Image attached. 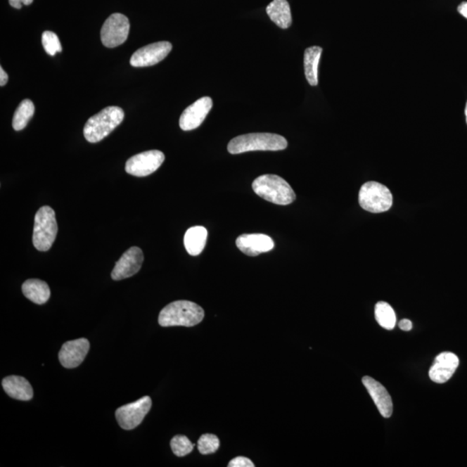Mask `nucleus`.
<instances>
[{
  "mask_svg": "<svg viewBox=\"0 0 467 467\" xmlns=\"http://www.w3.org/2000/svg\"><path fill=\"white\" fill-rule=\"evenodd\" d=\"M205 318V311L198 304L188 300L174 301L162 309L159 324L163 327L198 325Z\"/></svg>",
  "mask_w": 467,
  "mask_h": 467,
  "instance_id": "nucleus-1",
  "label": "nucleus"
},
{
  "mask_svg": "<svg viewBox=\"0 0 467 467\" xmlns=\"http://www.w3.org/2000/svg\"><path fill=\"white\" fill-rule=\"evenodd\" d=\"M256 194L279 205H288L295 200L293 188L285 179L277 175L266 174L258 177L252 184Z\"/></svg>",
  "mask_w": 467,
  "mask_h": 467,
  "instance_id": "nucleus-2",
  "label": "nucleus"
},
{
  "mask_svg": "<svg viewBox=\"0 0 467 467\" xmlns=\"http://www.w3.org/2000/svg\"><path fill=\"white\" fill-rule=\"evenodd\" d=\"M288 141L279 134L259 133L240 135L231 139L228 151L239 154L253 151H281L287 148Z\"/></svg>",
  "mask_w": 467,
  "mask_h": 467,
  "instance_id": "nucleus-3",
  "label": "nucleus"
},
{
  "mask_svg": "<svg viewBox=\"0 0 467 467\" xmlns=\"http://www.w3.org/2000/svg\"><path fill=\"white\" fill-rule=\"evenodd\" d=\"M123 109L119 107H108L89 118L84 127V137L89 143L103 141L124 120Z\"/></svg>",
  "mask_w": 467,
  "mask_h": 467,
  "instance_id": "nucleus-4",
  "label": "nucleus"
},
{
  "mask_svg": "<svg viewBox=\"0 0 467 467\" xmlns=\"http://www.w3.org/2000/svg\"><path fill=\"white\" fill-rule=\"evenodd\" d=\"M56 213L50 206H43L37 210L33 229V245L39 251H48L58 235Z\"/></svg>",
  "mask_w": 467,
  "mask_h": 467,
  "instance_id": "nucleus-5",
  "label": "nucleus"
},
{
  "mask_svg": "<svg viewBox=\"0 0 467 467\" xmlns=\"http://www.w3.org/2000/svg\"><path fill=\"white\" fill-rule=\"evenodd\" d=\"M359 205L371 213H383L393 205V196L389 188L378 182H367L361 187L359 195Z\"/></svg>",
  "mask_w": 467,
  "mask_h": 467,
  "instance_id": "nucleus-6",
  "label": "nucleus"
},
{
  "mask_svg": "<svg viewBox=\"0 0 467 467\" xmlns=\"http://www.w3.org/2000/svg\"><path fill=\"white\" fill-rule=\"evenodd\" d=\"M151 408L152 399L146 395L132 404L120 407L115 412L116 420L120 428L125 430H132L142 423Z\"/></svg>",
  "mask_w": 467,
  "mask_h": 467,
  "instance_id": "nucleus-7",
  "label": "nucleus"
},
{
  "mask_svg": "<svg viewBox=\"0 0 467 467\" xmlns=\"http://www.w3.org/2000/svg\"><path fill=\"white\" fill-rule=\"evenodd\" d=\"M129 20L122 13L112 14L105 21L101 31L104 46L115 48L125 43L129 34Z\"/></svg>",
  "mask_w": 467,
  "mask_h": 467,
  "instance_id": "nucleus-8",
  "label": "nucleus"
},
{
  "mask_svg": "<svg viewBox=\"0 0 467 467\" xmlns=\"http://www.w3.org/2000/svg\"><path fill=\"white\" fill-rule=\"evenodd\" d=\"M165 154L159 150L146 151L127 161L126 172L135 177H146L156 172L164 163Z\"/></svg>",
  "mask_w": 467,
  "mask_h": 467,
  "instance_id": "nucleus-9",
  "label": "nucleus"
},
{
  "mask_svg": "<svg viewBox=\"0 0 467 467\" xmlns=\"http://www.w3.org/2000/svg\"><path fill=\"white\" fill-rule=\"evenodd\" d=\"M172 45L169 42H158L146 45L135 51L130 59L133 67H149L155 65L170 53Z\"/></svg>",
  "mask_w": 467,
  "mask_h": 467,
  "instance_id": "nucleus-10",
  "label": "nucleus"
},
{
  "mask_svg": "<svg viewBox=\"0 0 467 467\" xmlns=\"http://www.w3.org/2000/svg\"><path fill=\"white\" fill-rule=\"evenodd\" d=\"M143 261H144V255L141 248H130L116 262L111 274L113 280L122 281L124 279L134 276L141 270Z\"/></svg>",
  "mask_w": 467,
  "mask_h": 467,
  "instance_id": "nucleus-11",
  "label": "nucleus"
},
{
  "mask_svg": "<svg viewBox=\"0 0 467 467\" xmlns=\"http://www.w3.org/2000/svg\"><path fill=\"white\" fill-rule=\"evenodd\" d=\"M213 106L210 97H203L196 101L181 115L179 127L184 131L194 130L200 127Z\"/></svg>",
  "mask_w": 467,
  "mask_h": 467,
  "instance_id": "nucleus-12",
  "label": "nucleus"
},
{
  "mask_svg": "<svg viewBox=\"0 0 467 467\" xmlns=\"http://www.w3.org/2000/svg\"><path fill=\"white\" fill-rule=\"evenodd\" d=\"M89 348V341L84 338L64 343L58 353L60 363L66 369L77 368L84 361Z\"/></svg>",
  "mask_w": 467,
  "mask_h": 467,
  "instance_id": "nucleus-13",
  "label": "nucleus"
},
{
  "mask_svg": "<svg viewBox=\"0 0 467 467\" xmlns=\"http://www.w3.org/2000/svg\"><path fill=\"white\" fill-rule=\"evenodd\" d=\"M459 364V357L454 353H440L429 371V378L436 383H447L456 371Z\"/></svg>",
  "mask_w": 467,
  "mask_h": 467,
  "instance_id": "nucleus-14",
  "label": "nucleus"
},
{
  "mask_svg": "<svg viewBox=\"0 0 467 467\" xmlns=\"http://www.w3.org/2000/svg\"><path fill=\"white\" fill-rule=\"evenodd\" d=\"M236 246L245 255L257 256L272 250L274 243L270 236L263 234H244L236 239Z\"/></svg>",
  "mask_w": 467,
  "mask_h": 467,
  "instance_id": "nucleus-15",
  "label": "nucleus"
},
{
  "mask_svg": "<svg viewBox=\"0 0 467 467\" xmlns=\"http://www.w3.org/2000/svg\"><path fill=\"white\" fill-rule=\"evenodd\" d=\"M364 385L371 395L373 402L378 407V411L384 418H390L393 413L392 399L381 383L376 381L371 376L363 378Z\"/></svg>",
  "mask_w": 467,
  "mask_h": 467,
  "instance_id": "nucleus-16",
  "label": "nucleus"
},
{
  "mask_svg": "<svg viewBox=\"0 0 467 467\" xmlns=\"http://www.w3.org/2000/svg\"><path fill=\"white\" fill-rule=\"evenodd\" d=\"M2 386L10 397L20 401H30L33 398V389L23 376H9L3 379Z\"/></svg>",
  "mask_w": 467,
  "mask_h": 467,
  "instance_id": "nucleus-17",
  "label": "nucleus"
},
{
  "mask_svg": "<svg viewBox=\"0 0 467 467\" xmlns=\"http://www.w3.org/2000/svg\"><path fill=\"white\" fill-rule=\"evenodd\" d=\"M22 292L28 300L37 305L47 302L51 297V289L46 282L39 279H30L22 286Z\"/></svg>",
  "mask_w": 467,
  "mask_h": 467,
  "instance_id": "nucleus-18",
  "label": "nucleus"
},
{
  "mask_svg": "<svg viewBox=\"0 0 467 467\" xmlns=\"http://www.w3.org/2000/svg\"><path fill=\"white\" fill-rule=\"evenodd\" d=\"M270 20L281 29H288L292 25L291 9L287 0H274L267 7Z\"/></svg>",
  "mask_w": 467,
  "mask_h": 467,
  "instance_id": "nucleus-19",
  "label": "nucleus"
},
{
  "mask_svg": "<svg viewBox=\"0 0 467 467\" xmlns=\"http://www.w3.org/2000/svg\"><path fill=\"white\" fill-rule=\"evenodd\" d=\"M207 236L208 231L203 226H195L188 229L184 238L188 253L193 256L200 255L205 247Z\"/></svg>",
  "mask_w": 467,
  "mask_h": 467,
  "instance_id": "nucleus-20",
  "label": "nucleus"
},
{
  "mask_svg": "<svg viewBox=\"0 0 467 467\" xmlns=\"http://www.w3.org/2000/svg\"><path fill=\"white\" fill-rule=\"evenodd\" d=\"M322 51V48L319 46L307 48L305 51V75H306L308 84L311 86L315 87L319 84L318 68Z\"/></svg>",
  "mask_w": 467,
  "mask_h": 467,
  "instance_id": "nucleus-21",
  "label": "nucleus"
},
{
  "mask_svg": "<svg viewBox=\"0 0 467 467\" xmlns=\"http://www.w3.org/2000/svg\"><path fill=\"white\" fill-rule=\"evenodd\" d=\"M35 113V106L31 100H24L18 105L13 119V127L15 131H21L27 124Z\"/></svg>",
  "mask_w": 467,
  "mask_h": 467,
  "instance_id": "nucleus-22",
  "label": "nucleus"
},
{
  "mask_svg": "<svg viewBox=\"0 0 467 467\" xmlns=\"http://www.w3.org/2000/svg\"><path fill=\"white\" fill-rule=\"evenodd\" d=\"M375 316L376 321L383 328L386 330H393L397 323V316H395L394 309L390 304L380 301L376 305Z\"/></svg>",
  "mask_w": 467,
  "mask_h": 467,
  "instance_id": "nucleus-23",
  "label": "nucleus"
},
{
  "mask_svg": "<svg viewBox=\"0 0 467 467\" xmlns=\"http://www.w3.org/2000/svg\"><path fill=\"white\" fill-rule=\"evenodd\" d=\"M173 454L178 457H184L193 451L194 444L184 435H176L171 440Z\"/></svg>",
  "mask_w": 467,
  "mask_h": 467,
  "instance_id": "nucleus-24",
  "label": "nucleus"
},
{
  "mask_svg": "<svg viewBox=\"0 0 467 467\" xmlns=\"http://www.w3.org/2000/svg\"><path fill=\"white\" fill-rule=\"evenodd\" d=\"M198 451L201 454L208 455L216 453L220 447V440L215 435L205 434L200 437L198 442Z\"/></svg>",
  "mask_w": 467,
  "mask_h": 467,
  "instance_id": "nucleus-25",
  "label": "nucleus"
},
{
  "mask_svg": "<svg viewBox=\"0 0 467 467\" xmlns=\"http://www.w3.org/2000/svg\"><path fill=\"white\" fill-rule=\"evenodd\" d=\"M42 44L45 51L50 56H55L63 51L58 35L52 32H44L42 35Z\"/></svg>",
  "mask_w": 467,
  "mask_h": 467,
  "instance_id": "nucleus-26",
  "label": "nucleus"
},
{
  "mask_svg": "<svg viewBox=\"0 0 467 467\" xmlns=\"http://www.w3.org/2000/svg\"><path fill=\"white\" fill-rule=\"evenodd\" d=\"M229 467H255L253 462L246 457H236L229 463Z\"/></svg>",
  "mask_w": 467,
  "mask_h": 467,
  "instance_id": "nucleus-27",
  "label": "nucleus"
},
{
  "mask_svg": "<svg viewBox=\"0 0 467 467\" xmlns=\"http://www.w3.org/2000/svg\"><path fill=\"white\" fill-rule=\"evenodd\" d=\"M32 2L33 0H9L10 5L16 9H21L23 5H31Z\"/></svg>",
  "mask_w": 467,
  "mask_h": 467,
  "instance_id": "nucleus-28",
  "label": "nucleus"
},
{
  "mask_svg": "<svg viewBox=\"0 0 467 467\" xmlns=\"http://www.w3.org/2000/svg\"><path fill=\"white\" fill-rule=\"evenodd\" d=\"M399 327L402 331H409L412 329V322L409 319H402L399 322Z\"/></svg>",
  "mask_w": 467,
  "mask_h": 467,
  "instance_id": "nucleus-29",
  "label": "nucleus"
},
{
  "mask_svg": "<svg viewBox=\"0 0 467 467\" xmlns=\"http://www.w3.org/2000/svg\"><path fill=\"white\" fill-rule=\"evenodd\" d=\"M8 82V75L6 73V71L3 70V68H0V86H5Z\"/></svg>",
  "mask_w": 467,
  "mask_h": 467,
  "instance_id": "nucleus-30",
  "label": "nucleus"
},
{
  "mask_svg": "<svg viewBox=\"0 0 467 467\" xmlns=\"http://www.w3.org/2000/svg\"><path fill=\"white\" fill-rule=\"evenodd\" d=\"M458 11L463 17L467 18V2H462L458 7Z\"/></svg>",
  "mask_w": 467,
  "mask_h": 467,
  "instance_id": "nucleus-31",
  "label": "nucleus"
},
{
  "mask_svg": "<svg viewBox=\"0 0 467 467\" xmlns=\"http://www.w3.org/2000/svg\"><path fill=\"white\" fill-rule=\"evenodd\" d=\"M465 114H466V122H467V103H466V106Z\"/></svg>",
  "mask_w": 467,
  "mask_h": 467,
  "instance_id": "nucleus-32",
  "label": "nucleus"
}]
</instances>
